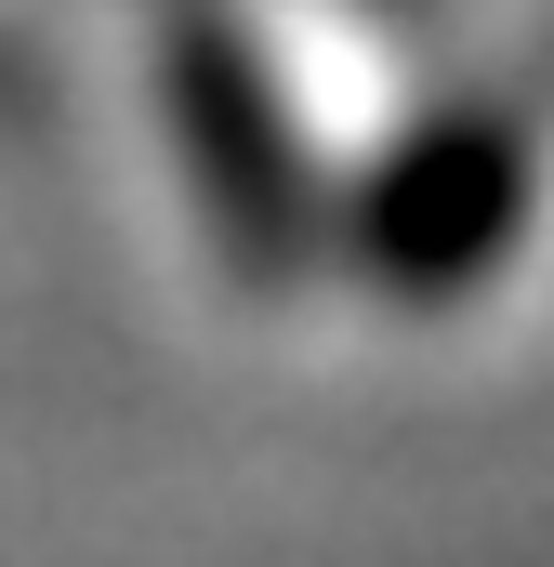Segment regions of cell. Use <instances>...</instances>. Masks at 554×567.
<instances>
[{
	"instance_id": "3957f363",
	"label": "cell",
	"mask_w": 554,
	"mask_h": 567,
	"mask_svg": "<svg viewBox=\"0 0 554 567\" xmlns=\"http://www.w3.org/2000/svg\"><path fill=\"white\" fill-rule=\"evenodd\" d=\"M529 238H554V120H542V225Z\"/></svg>"
},
{
	"instance_id": "6da1fadb",
	"label": "cell",
	"mask_w": 554,
	"mask_h": 567,
	"mask_svg": "<svg viewBox=\"0 0 554 567\" xmlns=\"http://www.w3.org/2000/svg\"><path fill=\"white\" fill-rule=\"evenodd\" d=\"M158 106L198 172L212 238L252 278H304L330 251V172H317V120L304 93H277V53L252 40L238 0H172L158 13Z\"/></svg>"
},
{
	"instance_id": "7a4b0ae2",
	"label": "cell",
	"mask_w": 554,
	"mask_h": 567,
	"mask_svg": "<svg viewBox=\"0 0 554 567\" xmlns=\"http://www.w3.org/2000/svg\"><path fill=\"white\" fill-rule=\"evenodd\" d=\"M542 225V120L529 106H449L370 158L357 185V265L397 303H462L502 278Z\"/></svg>"
},
{
	"instance_id": "277c9868",
	"label": "cell",
	"mask_w": 554,
	"mask_h": 567,
	"mask_svg": "<svg viewBox=\"0 0 554 567\" xmlns=\"http://www.w3.org/2000/svg\"><path fill=\"white\" fill-rule=\"evenodd\" d=\"M370 13H410V0H370Z\"/></svg>"
}]
</instances>
